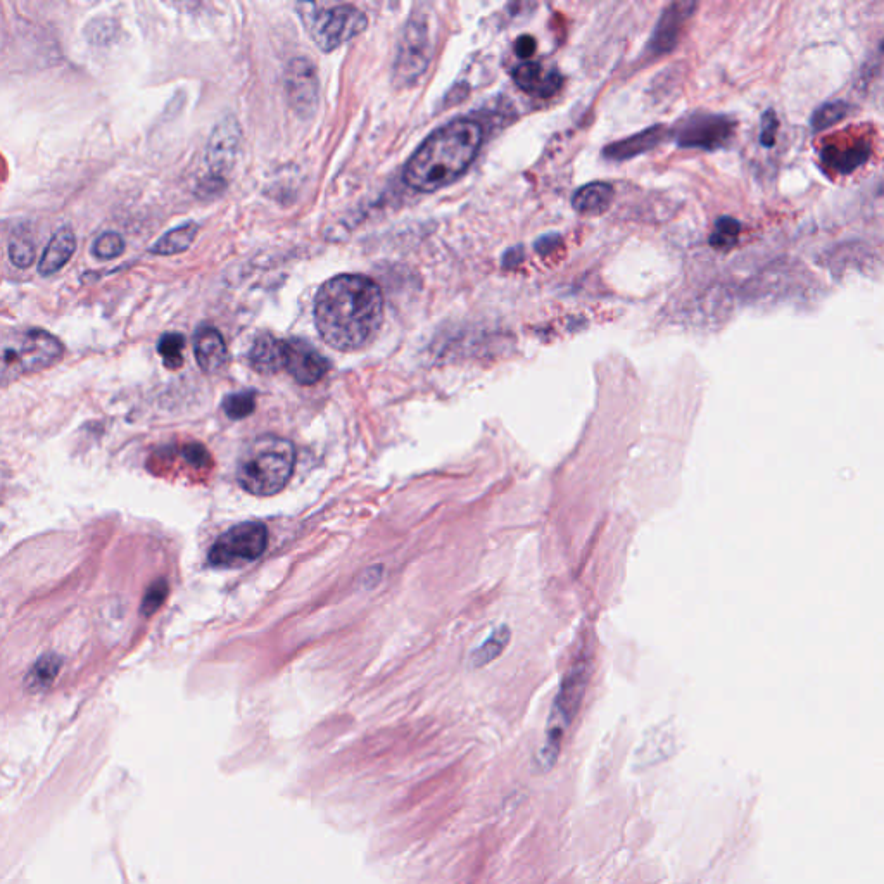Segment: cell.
I'll list each match as a JSON object with an SVG mask.
<instances>
[{"mask_svg": "<svg viewBox=\"0 0 884 884\" xmlns=\"http://www.w3.org/2000/svg\"><path fill=\"white\" fill-rule=\"evenodd\" d=\"M536 49V38L531 37V35H522V37H518L517 42H515V52H517V56L522 57V59L534 56Z\"/></svg>", "mask_w": 884, "mask_h": 884, "instance_id": "d6a6232c", "label": "cell"}, {"mask_svg": "<svg viewBox=\"0 0 884 884\" xmlns=\"http://www.w3.org/2000/svg\"><path fill=\"white\" fill-rule=\"evenodd\" d=\"M522 251L520 249H512V251H508V254L505 256V265H518L520 261H522Z\"/></svg>", "mask_w": 884, "mask_h": 884, "instance_id": "e575fe53", "label": "cell"}, {"mask_svg": "<svg viewBox=\"0 0 884 884\" xmlns=\"http://www.w3.org/2000/svg\"><path fill=\"white\" fill-rule=\"evenodd\" d=\"M63 354V342L45 330L0 332V387L54 367Z\"/></svg>", "mask_w": 884, "mask_h": 884, "instance_id": "277c9868", "label": "cell"}, {"mask_svg": "<svg viewBox=\"0 0 884 884\" xmlns=\"http://www.w3.org/2000/svg\"><path fill=\"white\" fill-rule=\"evenodd\" d=\"M739 234H741V223L734 220L733 216H720L715 221V230L710 237V246L717 251H731L738 244Z\"/></svg>", "mask_w": 884, "mask_h": 884, "instance_id": "603a6c76", "label": "cell"}, {"mask_svg": "<svg viewBox=\"0 0 884 884\" xmlns=\"http://www.w3.org/2000/svg\"><path fill=\"white\" fill-rule=\"evenodd\" d=\"M197 232H199V227H197L196 223H187V225H182V227L175 228V230H170L168 234L163 235L151 247V253L158 254V256H173V254L184 253L192 246V242L196 240Z\"/></svg>", "mask_w": 884, "mask_h": 884, "instance_id": "ffe728a7", "label": "cell"}, {"mask_svg": "<svg viewBox=\"0 0 884 884\" xmlns=\"http://www.w3.org/2000/svg\"><path fill=\"white\" fill-rule=\"evenodd\" d=\"M667 133L669 132L662 125L646 128L643 132L631 135L627 139L617 140V142L605 147L603 156L612 159V161H627V159L636 158V156H641V154L660 146L667 137Z\"/></svg>", "mask_w": 884, "mask_h": 884, "instance_id": "9a60e30c", "label": "cell"}, {"mask_svg": "<svg viewBox=\"0 0 884 884\" xmlns=\"http://www.w3.org/2000/svg\"><path fill=\"white\" fill-rule=\"evenodd\" d=\"M61 667H63V660L57 655H44V657L38 658L37 663L33 665L32 670L26 676V689H30L32 693L45 691L49 686H52V682L56 681Z\"/></svg>", "mask_w": 884, "mask_h": 884, "instance_id": "44dd1931", "label": "cell"}, {"mask_svg": "<svg viewBox=\"0 0 884 884\" xmlns=\"http://www.w3.org/2000/svg\"><path fill=\"white\" fill-rule=\"evenodd\" d=\"M482 135V127L475 120L449 121L432 133L406 163V184L418 192H434L453 184L477 158Z\"/></svg>", "mask_w": 884, "mask_h": 884, "instance_id": "7a4b0ae2", "label": "cell"}, {"mask_svg": "<svg viewBox=\"0 0 884 884\" xmlns=\"http://www.w3.org/2000/svg\"><path fill=\"white\" fill-rule=\"evenodd\" d=\"M589 676H591V662L588 657L577 658L569 672L563 677L562 686L556 693L553 707H551L548 724H546V736L541 750L537 753V764L543 771H550L556 764L560 750H562L563 736L567 733L572 720L581 708L582 698L588 688Z\"/></svg>", "mask_w": 884, "mask_h": 884, "instance_id": "5b68a950", "label": "cell"}, {"mask_svg": "<svg viewBox=\"0 0 884 884\" xmlns=\"http://www.w3.org/2000/svg\"><path fill=\"white\" fill-rule=\"evenodd\" d=\"M512 632L506 626H501L486 639V643L480 646L479 650L474 651L472 655V667H484L487 663L494 662L496 658L501 657V653L506 650V646L510 643Z\"/></svg>", "mask_w": 884, "mask_h": 884, "instance_id": "7402d4cb", "label": "cell"}, {"mask_svg": "<svg viewBox=\"0 0 884 884\" xmlns=\"http://www.w3.org/2000/svg\"><path fill=\"white\" fill-rule=\"evenodd\" d=\"M76 249L75 232L70 227L57 230L52 237L49 246L45 249L44 256L40 259L38 265V273L42 277H51L54 273L63 270L66 263L73 258Z\"/></svg>", "mask_w": 884, "mask_h": 884, "instance_id": "2e32d148", "label": "cell"}, {"mask_svg": "<svg viewBox=\"0 0 884 884\" xmlns=\"http://www.w3.org/2000/svg\"><path fill=\"white\" fill-rule=\"evenodd\" d=\"M194 354L197 365L206 373L220 372L228 360L227 344L223 335L213 327L204 325L194 335Z\"/></svg>", "mask_w": 884, "mask_h": 884, "instance_id": "5bb4252c", "label": "cell"}, {"mask_svg": "<svg viewBox=\"0 0 884 884\" xmlns=\"http://www.w3.org/2000/svg\"><path fill=\"white\" fill-rule=\"evenodd\" d=\"M613 201V187L607 182H591L575 192L572 206L581 215H601Z\"/></svg>", "mask_w": 884, "mask_h": 884, "instance_id": "d6986e66", "label": "cell"}, {"mask_svg": "<svg viewBox=\"0 0 884 884\" xmlns=\"http://www.w3.org/2000/svg\"><path fill=\"white\" fill-rule=\"evenodd\" d=\"M296 467V449L284 437L263 436L249 442L237 461V480L244 491L268 498L284 491Z\"/></svg>", "mask_w": 884, "mask_h": 884, "instance_id": "3957f363", "label": "cell"}, {"mask_svg": "<svg viewBox=\"0 0 884 884\" xmlns=\"http://www.w3.org/2000/svg\"><path fill=\"white\" fill-rule=\"evenodd\" d=\"M562 240L558 235H544L541 239L536 242V251L541 254H548L551 251H555L558 244H560Z\"/></svg>", "mask_w": 884, "mask_h": 884, "instance_id": "836d02e7", "label": "cell"}, {"mask_svg": "<svg viewBox=\"0 0 884 884\" xmlns=\"http://www.w3.org/2000/svg\"><path fill=\"white\" fill-rule=\"evenodd\" d=\"M736 121L726 114L695 113L679 123L677 146L684 149L717 151L733 139Z\"/></svg>", "mask_w": 884, "mask_h": 884, "instance_id": "ba28073f", "label": "cell"}, {"mask_svg": "<svg viewBox=\"0 0 884 884\" xmlns=\"http://www.w3.org/2000/svg\"><path fill=\"white\" fill-rule=\"evenodd\" d=\"M544 78H546V75H543L541 64L532 63V61L518 64L517 68L513 70V80L527 94L539 95V90L543 87Z\"/></svg>", "mask_w": 884, "mask_h": 884, "instance_id": "cb8c5ba5", "label": "cell"}, {"mask_svg": "<svg viewBox=\"0 0 884 884\" xmlns=\"http://www.w3.org/2000/svg\"><path fill=\"white\" fill-rule=\"evenodd\" d=\"M430 54L432 45L427 23L424 19H411L399 42L398 56L394 63V80L399 85H413L427 70Z\"/></svg>", "mask_w": 884, "mask_h": 884, "instance_id": "9c48e42d", "label": "cell"}, {"mask_svg": "<svg viewBox=\"0 0 884 884\" xmlns=\"http://www.w3.org/2000/svg\"><path fill=\"white\" fill-rule=\"evenodd\" d=\"M310 37L322 51L330 52L339 45L360 35L368 25L367 16L354 6H316L303 4L297 7Z\"/></svg>", "mask_w": 884, "mask_h": 884, "instance_id": "8992f818", "label": "cell"}, {"mask_svg": "<svg viewBox=\"0 0 884 884\" xmlns=\"http://www.w3.org/2000/svg\"><path fill=\"white\" fill-rule=\"evenodd\" d=\"M284 370L301 386H313L329 372V361L301 339L284 341Z\"/></svg>", "mask_w": 884, "mask_h": 884, "instance_id": "30bf717a", "label": "cell"}, {"mask_svg": "<svg viewBox=\"0 0 884 884\" xmlns=\"http://www.w3.org/2000/svg\"><path fill=\"white\" fill-rule=\"evenodd\" d=\"M184 335L165 334L161 337L158 344V351L161 358L165 361V367L170 370H178L184 365Z\"/></svg>", "mask_w": 884, "mask_h": 884, "instance_id": "484cf974", "label": "cell"}, {"mask_svg": "<svg viewBox=\"0 0 884 884\" xmlns=\"http://www.w3.org/2000/svg\"><path fill=\"white\" fill-rule=\"evenodd\" d=\"M695 7L691 2H674L663 11L650 38V49L653 54H665L676 47L682 26L693 14Z\"/></svg>", "mask_w": 884, "mask_h": 884, "instance_id": "4fadbf2b", "label": "cell"}, {"mask_svg": "<svg viewBox=\"0 0 884 884\" xmlns=\"http://www.w3.org/2000/svg\"><path fill=\"white\" fill-rule=\"evenodd\" d=\"M125 253V240L116 232H106L94 242V254L99 259H116Z\"/></svg>", "mask_w": 884, "mask_h": 884, "instance_id": "f1b7e54d", "label": "cell"}, {"mask_svg": "<svg viewBox=\"0 0 884 884\" xmlns=\"http://www.w3.org/2000/svg\"><path fill=\"white\" fill-rule=\"evenodd\" d=\"M37 256V247L32 237L26 234H16L9 244V258L11 263L18 268H28L33 265Z\"/></svg>", "mask_w": 884, "mask_h": 884, "instance_id": "4316f807", "label": "cell"}, {"mask_svg": "<svg viewBox=\"0 0 884 884\" xmlns=\"http://www.w3.org/2000/svg\"><path fill=\"white\" fill-rule=\"evenodd\" d=\"M168 593H170V586H168V582L165 579H158V581L152 582L149 589H147L146 596H144V601H142V608H140L142 615L144 617H151V615L158 612L159 608L163 607L166 598H168Z\"/></svg>", "mask_w": 884, "mask_h": 884, "instance_id": "f546056e", "label": "cell"}, {"mask_svg": "<svg viewBox=\"0 0 884 884\" xmlns=\"http://www.w3.org/2000/svg\"><path fill=\"white\" fill-rule=\"evenodd\" d=\"M285 87L294 111L304 118L311 116L318 104V76L308 59H292L285 71Z\"/></svg>", "mask_w": 884, "mask_h": 884, "instance_id": "8fae6325", "label": "cell"}, {"mask_svg": "<svg viewBox=\"0 0 884 884\" xmlns=\"http://www.w3.org/2000/svg\"><path fill=\"white\" fill-rule=\"evenodd\" d=\"M869 158H871V144L866 140H859V142L847 147H826L822 151L824 165L831 170L838 171V173H843V175H848L860 166L866 165Z\"/></svg>", "mask_w": 884, "mask_h": 884, "instance_id": "e0dca14e", "label": "cell"}, {"mask_svg": "<svg viewBox=\"0 0 884 884\" xmlns=\"http://www.w3.org/2000/svg\"><path fill=\"white\" fill-rule=\"evenodd\" d=\"M563 87V76L560 73H556V71H551L544 78L543 87L539 90V97H543V99H548V97H553V95L558 92V90Z\"/></svg>", "mask_w": 884, "mask_h": 884, "instance_id": "1f68e13d", "label": "cell"}, {"mask_svg": "<svg viewBox=\"0 0 884 884\" xmlns=\"http://www.w3.org/2000/svg\"><path fill=\"white\" fill-rule=\"evenodd\" d=\"M249 363L263 375L284 370V341L270 334L259 335L249 351Z\"/></svg>", "mask_w": 884, "mask_h": 884, "instance_id": "ac0fdd59", "label": "cell"}, {"mask_svg": "<svg viewBox=\"0 0 884 884\" xmlns=\"http://www.w3.org/2000/svg\"><path fill=\"white\" fill-rule=\"evenodd\" d=\"M237 149H239V128L235 123H221L209 142L208 159L211 166L209 192H216V184L223 185L221 175L234 165Z\"/></svg>", "mask_w": 884, "mask_h": 884, "instance_id": "7c38bea8", "label": "cell"}, {"mask_svg": "<svg viewBox=\"0 0 884 884\" xmlns=\"http://www.w3.org/2000/svg\"><path fill=\"white\" fill-rule=\"evenodd\" d=\"M760 123H762L760 125V144L764 147H774L777 130H779V120H777L776 111L774 109H767L762 114Z\"/></svg>", "mask_w": 884, "mask_h": 884, "instance_id": "4dcf8cb0", "label": "cell"}, {"mask_svg": "<svg viewBox=\"0 0 884 884\" xmlns=\"http://www.w3.org/2000/svg\"><path fill=\"white\" fill-rule=\"evenodd\" d=\"M256 410V396L253 391L235 392L223 401V411L232 420L247 418Z\"/></svg>", "mask_w": 884, "mask_h": 884, "instance_id": "83f0119b", "label": "cell"}, {"mask_svg": "<svg viewBox=\"0 0 884 884\" xmlns=\"http://www.w3.org/2000/svg\"><path fill=\"white\" fill-rule=\"evenodd\" d=\"M268 546V529L263 522H244L223 532L209 550L208 560L216 569H239L253 563Z\"/></svg>", "mask_w": 884, "mask_h": 884, "instance_id": "52a82bcc", "label": "cell"}, {"mask_svg": "<svg viewBox=\"0 0 884 884\" xmlns=\"http://www.w3.org/2000/svg\"><path fill=\"white\" fill-rule=\"evenodd\" d=\"M847 114V102H826L821 108L815 109V113L812 114V120H810V125H812L815 132H822V130H826V128L833 127L836 123H840Z\"/></svg>", "mask_w": 884, "mask_h": 884, "instance_id": "d4e9b609", "label": "cell"}, {"mask_svg": "<svg viewBox=\"0 0 884 884\" xmlns=\"http://www.w3.org/2000/svg\"><path fill=\"white\" fill-rule=\"evenodd\" d=\"M384 320V294L373 280L339 275L320 287L315 299L316 329L339 351L368 346Z\"/></svg>", "mask_w": 884, "mask_h": 884, "instance_id": "6da1fadb", "label": "cell"}]
</instances>
